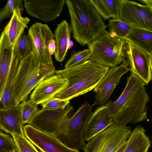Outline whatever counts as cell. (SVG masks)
Listing matches in <instances>:
<instances>
[{"label":"cell","mask_w":152,"mask_h":152,"mask_svg":"<svg viewBox=\"0 0 152 152\" xmlns=\"http://www.w3.org/2000/svg\"><path fill=\"white\" fill-rule=\"evenodd\" d=\"M19 106L23 124H28L34 115L38 110L37 105L33 103L28 99L22 101Z\"/></svg>","instance_id":"obj_26"},{"label":"cell","mask_w":152,"mask_h":152,"mask_svg":"<svg viewBox=\"0 0 152 152\" xmlns=\"http://www.w3.org/2000/svg\"><path fill=\"white\" fill-rule=\"evenodd\" d=\"M151 80H152V79H151Z\"/></svg>","instance_id":"obj_39"},{"label":"cell","mask_w":152,"mask_h":152,"mask_svg":"<svg viewBox=\"0 0 152 152\" xmlns=\"http://www.w3.org/2000/svg\"><path fill=\"white\" fill-rule=\"evenodd\" d=\"M92 107L88 102H84L72 115L62 122L53 136L69 148L83 150L86 144L84 133L93 113Z\"/></svg>","instance_id":"obj_5"},{"label":"cell","mask_w":152,"mask_h":152,"mask_svg":"<svg viewBox=\"0 0 152 152\" xmlns=\"http://www.w3.org/2000/svg\"><path fill=\"white\" fill-rule=\"evenodd\" d=\"M65 3V0H25L24 5L31 16L50 22L60 15Z\"/></svg>","instance_id":"obj_12"},{"label":"cell","mask_w":152,"mask_h":152,"mask_svg":"<svg viewBox=\"0 0 152 152\" xmlns=\"http://www.w3.org/2000/svg\"><path fill=\"white\" fill-rule=\"evenodd\" d=\"M127 144L126 140L122 143L115 150L114 152H124Z\"/></svg>","instance_id":"obj_35"},{"label":"cell","mask_w":152,"mask_h":152,"mask_svg":"<svg viewBox=\"0 0 152 152\" xmlns=\"http://www.w3.org/2000/svg\"><path fill=\"white\" fill-rule=\"evenodd\" d=\"M18 152L14 138L8 134L0 131V152Z\"/></svg>","instance_id":"obj_28"},{"label":"cell","mask_w":152,"mask_h":152,"mask_svg":"<svg viewBox=\"0 0 152 152\" xmlns=\"http://www.w3.org/2000/svg\"><path fill=\"white\" fill-rule=\"evenodd\" d=\"M21 0H9L0 12V21L6 17L13 15L15 9L20 7L23 8Z\"/></svg>","instance_id":"obj_30"},{"label":"cell","mask_w":152,"mask_h":152,"mask_svg":"<svg viewBox=\"0 0 152 152\" xmlns=\"http://www.w3.org/2000/svg\"><path fill=\"white\" fill-rule=\"evenodd\" d=\"M145 86L134 74L131 73L127 78L123 91L108 107L110 116L114 121L126 125L147 119L149 98Z\"/></svg>","instance_id":"obj_1"},{"label":"cell","mask_w":152,"mask_h":152,"mask_svg":"<svg viewBox=\"0 0 152 152\" xmlns=\"http://www.w3.org/2000/svg\"><path fill=\"white\" fill-rule=\"evenodd\" d=\"M73 109L70 103L64 109L48 110L42 108L35 113L28 124L54 136L62 122L70 117Z\"/></svg>","instance_id":"obj_11"},{"label":"cell","mask_w":152,"mask_h":152,"mask_svg":"<svg viewBox=\"0 0 152 152\" xmlns=\"http://www.w3.org/2000/svg\"><path fill=\"white\" fill-rule=\"evenodd\" d=\"M90 57V53L88 49H85L72 55L66 62L65 69L74 67L83 64Z\"/></svg>","instance_id":"obj_27"},{"label":"cell","mask_w":152,"mask_h":152,"mask_svg":"<svg viewBox=\"0 0 152 152\" xmlns=\"http://www.w3.org/2000/svg\"><path fill=\"white\" fill-rule=\"evenodd\" d=\"M69 103V100H62L54 97L41 105L43 108L56 110L64 108Z\"/></svg>","instance_id":"obj_31"},{"label":"cell","mask_w":152,"mask_h":152,"mask_svg":"<svg viewBox=\"0 0 152 152\" xmlns=\"http://www.w3.org/2000/svg\"><path fill=\"white\" fill-rule=\"evenodd\" d=\"M127 141V145L124 152H148L151 145L145 130L140 125L137 126L132 131Z\"/></svg>","instance_id":"obj_22"},{"label":"cell","mask_w":152,"mask_h":152,"mask_svg":"<svg viewBox=\"0 0 152 152\" xmlns=\"http://www.w3.org/2000/svg\"><path fill=\"white\" fill-rule=\"evenodd\" d=\"M97 11L104 20H109L111 15L102 0H91Z\"/></svg>","instance_id":"obj_32"},{"label":"cell","mask_w":152,"mask_h":152,"mask_svg":"<svg viewBox=\"0 0 152 152\" xmlns=\"http://www.w3.org/2000/svg\"><path fill=\"white\" fill-rule=\"evenodd\" d=\"M111 16L114 19H119V0H102Z\"/></svg>","instance_id":"obj_33"},{"label":"cell","mask_w":152,"mask_h":152,"mask_svg":"<svg viewBox=\"0 0 152 152\" xmlns=\"http://www.w3.org/2000/svg\"><path fill=\"white\" fill-rule=\"evenodd\" d=\"M26 137L41 152H80L66 146L54 136L37 129L28 124L24 126Z\"/></svg>","instance_id":"obj_13"},{"label":"cell","mask_w":152,"mask_h":152,"mask_svg":"<svg viewBox=\"0 0 152 152\" xmlns=\"http://www.w3.org/2000/svg\"><path fill=\"white\" fill-rule=\"evenodd\" d=\"M74 38L88 45L106 30V26L91 0H65Z\"/></svg>","instance_id":"obj_2"},{"label":"cell","mask_w":152,"mask_h":152,"mask_svg":"<svg viewBox=\"0 0 152 152\" xmlns=\"http://www.w3.org/2000/svg\"><path fill=\"white\" fill-rule=\"evenodd\" d=\"M110 101L98 107L93 113L87 125L84 140L88 142L92 138L111 126L114 121L110 116L108 107Z\"/></svg>","instance_id":"obj_16"},{"label":"cell","mask_w":152,"mask_h":152,"mask_svg":"<svg viewBox=\"0 0 152 152\" xmlns=\"http://www.w3.org/2000/svg\"><path fill=\"white\" fill-rule=\"evenodd\" d=\"M10 134L15 141L18 152H39L34 145L25 136L13 134Z\"/></svg>","instance_id":"obj_29"},{"label":"cell","mask_w":152,"mask_h":152,"mask_svg":"<svg viewBox=\"0 0 152 152\" xmlns=\"http://www.w3.org/2000/svg\"><path fill=\"white\" fill-rule=\"evenodd\" d=\"M68 81L55 75L40 82L34 88L29 97L33 103L42 104L64 90Z\"/></svg>","instance_id":"obj_15"},{"label":"cell","mask_w":152,"mask_h":152,"mask_svg":"<svg viewBox=\"0 0 152 152\" xmlns=\"http://www.w3.org/2000/svg\"><path fill=\"white\" fill-rule=\"evenodd\" d=\"M129 71V68L123 64L109 69L94 89L96 95L92 106L105 104L120 82L121 77Z\"/></svg>","instance_id":"obj_14"},{"label":"cell","mask_w":152,"mask_h":152,"mask_svg":"<svg viewBox=\"0 0 152 152\" xmlns=\"http://www.w3.org/2000/svg\"><path fill=\"white\" fill-rule=\"evenodd\" d=\"M123 64L147 85L152 77V55L126 39Z\"/></svg>","instance_id":"obj_8"},{"label":"cell","mask_w":152,"mask_h":152,"mask_svg":"<svg viewBox=\"0 0 152 152\" xmlns=\"http://www.w3.org/2000/svg\"><path fill=\"white\" fill-rule=\"evenodd\" d=\"M131 132L130 127L114 121L88 141L83 150L84 152H114L128 140Z\"/></svg>","instance_id":"obj_7"},{"label":"cell","mask_w":152,"mask_h":152,"mask_svg":"<svg viewBox=\"0 0 152 152\" xmlns=\"http://www.w3.org/2000/svg\"><path fill=\"white\" fill-rule=\"evenodd\" d=\"M15 152V151H14V152Z\"/></svg>","instance_id":"obj_38"},{"label":"cell","mask_w":152,"mask_h":152,"mask_svg":"<svg viewBox=\"0 0 152 152\" xmlns=\"http://www.w3.org/2000/svg\"><path fill=\"white\" fill-rule=\"evenodd\" d=\"M56 49L55 40L54 39L50 40L48 45V49L50 56L54 54Z\"/></svg>","instance_id":"obj_34"},{"label":"cell","mask_w":152,"mask_h":152,"mask_svg":"<svg viewBox=\"0 0 152 152\" xmlns=\"http://www.w3.org/2000/svg\"><path fill=\"white\" fill-rule=\"evenodd\" d=\"M120 19L133 27L152 30V10L148 6L128 0H119Z\"/></svg>","instance_id":"obj_10"},{"label":"cell","mask_w":152,"mask_h":152,"mask_svg":"<svg viewBox=\"0 0 152 152\" xmlns=\"http://www.w3.org/2000/svg\"><path fill=\"white\" fill-rule=\"evenodd\" d=\"M151 144L152 145V137L151 139Z\"/></svg>","instance_id":"obj_37"},{"label":"cell","mask_w":152,"mask_h":152,"mask_svg":"<svg viewBox=\"0 0 152 152\" xmlns=\"http://www.w3.org/2000/svg\"><path fill=\"white\" fill-rule=\"evenodd\" d=\"M23 8L19 7L15 9L9 23L4 28V31L6 34L10 44L14 47L21 35L24 32L30 19L23 17L21 11Z\"/></svg>","instance_id":"obj_21"},{"label":"cell","mask_w":152,"mask_h":152,"mask_svg":"<svg viewBox=\"0 0 152 152\" xmlns=\"http://www.w3.org/2000/svg\"><path fill=\"white\" fill-rule=\"evenodd\" d=\"M126 40L111 36L106 30L88 45L89 60L103 66H117L125 59Z\"/></svg>","instance_id":"obj_6"},{"label":"cell","mask_w":152,"mask_h":152,"mask_svg":"<svg viewBox=\"0 0 152 152\" xmlns=\"http://www.w3.org/2000/svg\"><path fill=\"white\" fill-rule=\"evenodd\" d=\"M126 39L152 55V30L133 27Z\"/></svg>","instance_id":"obj_23"},{"label":"cell","mask_w":152,"mask_h":152,"mask_svg":"<svg viewBox=\"0 0 152 152\" xmlns=\"http://www.w3.org/2000/svg\"><path fill=\"white\" fill-rule=\"evenodd\" d=\"M55 69L50 66H41L31 51L20 61L13 84L14 98L20 103L27 100L31 91L40 82L55 74Z\"/></svg>","instance_id":"obj_4"},{"label":"cell","mask_w":152,"mask_h":152,"mask_svg":"<svg viewBox=\"0 0 152 152\" xmlns=\"http://www.w3.org/2000/svg\"><path fill=\"white\" fill-rule=\"evenodd\" d=\"M19 106L0 110V129L4 132L25 136Z\"/></svg>","instance_id":"obj_17"},{"label":"cell","mask_w":152,"mask_h":152,"mask_svg":"<svg viewBox=\"0 0 152 152\" xmlns=\"http://www.w3.org/2000/svg\"><path fill=\"white\" fill-rule=\"evenodd\" d=\"M20 60L13 53V58L7 77L3 93L0 97V110L18 106L20 103L14 98L12 93L14 79Z\"/></svg>","instance_id":"obj_20"},{"label":"cell","mask_w":152,"mask_h":152,"mask_svg":"<svg viewBox=\"0 0 152 152\" xmlns=\"http://www.w3.org/2000/svg\"><path fill=\"white\" fill-rule=\"evenodd\" d=\"M109 69L88 60L74 67L55 70L56 74L68 83L67 87L55 97L69 100L85 94L94 89Z\"/></svg>","instance_id":"obj_3"},{"label":"cell","mask_w":152,"mask_h":152,"mask_svg":"<svg viewBox=\"0 0 152 152\" xmlns=\"http://www.w3.org/2000/svg\"><path fill=\"white\" fill-rule=\"evenodd\" d=\"M27 37L33 52L42 67L50 66L55 69L49 52L48 45L54 38L50 28L46 24L36 22L29 28Z\"/></svg>","instance_id":"obj_9"},{"label":"cell","mask_w":152,"mask_h":152,"mask_svg":"<svg viewBox=\"0 0 152 152\" xmlns=\"http://www.w3.org/2000/svg\"><path fill=\"white\" fill-rule=\"evenodd\" d=\"M139 1L148 6L152 10V0H140Z\"/></svg>","instance_id":"obj_36"},{"label":"cell","mask_w":152,"mask_h":152,"mask_svg":"<svg viewBox=\"0 0 152 152\" xmlns=\"http://www.w3.org/2000/svg\"><path fill=\"white\" fill-rule=\"evenodd\" d=\"M32 51L27 36L24 32L20 36L14 48V54L21 60Z\"/></svg>","instance_id":"obj_25"},{"label":"cell","mask_w":152,"mask_h":152,"mask_svg":"<svg viewBox=\"0 0 152 152\" xmlns=\"http://www.w3.org/2000/svg\"><path fill=\"white\" fill-rule=\"evenodd\" d=\"M14 47L4 31L0 39V97L4 90L13 56Z\"/></svg>","instance_id":"obj_18"},{"label":"cell","mask_w":152,"mask_h":152,"mask_svg":"<svg viewBox=\"0 0 152 152\" xmlns=\"http://www.w3.org/2000/svg\"><path fill=\"white\" fill-rule=\"evenodd\" d=\"M72 31L66 20H64L58 24L54 34L56 49L54 53L56 61L62 62L69 49V43Z\"/></svg>","instance_id":"obj_19"},{"label":"cell","mask_w":152,"mask_h":152,"mask_svg":"<svg viewBox=\"0 0 152 152\" xmlns=\"http://www.w3.org/2000/svg\"><path fill=\"white\" fill-rule=\"evenodd\" d=\"M108 25L109 32L114 33L116 37L122 40L126 39L133 27L120 19H109Z\"/></svg>","instance_id":"obj_24"}]
</instances>
